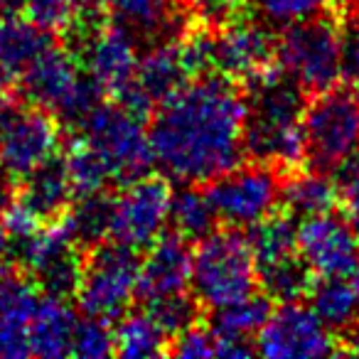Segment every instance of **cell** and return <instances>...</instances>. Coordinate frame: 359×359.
<instances>
[{
	"instance_id": "f6af8a7d",
	"label": "cell",
	"mask_w": 359,
	"mask_h": 359,
	"mask_svg": "<svg viewBox=\"0 0 359 359\" xmlns=\"http://www.w3.org/2000/svg\"><path fill=\"white\" fill-rule=\"evenodd\" d=\"M354 288H357V293H359V266H357V271H354Z\"/></svg>"
},
{
	"instance_id": "6da1fadb",
	"label": "cell",
	"mask_w": 359,
	"mask_h": 359,
	"mask_svg": "<svg viewBox=\"0 0 359 359\" xmlns=\"http://www.w3.org/2000/svg\"><path fill=\"white\" fill-rule=\"evenodd\" d=\"M244 86L222 74L192 76L153 111V160L170 180L207 185L246 158Z\"/></svg>"
},
{
	"instance_id": "f1b7e54d",
	"label": "cell",
	"mask_w": 359,
	"mask_h": 359,
	"mask_svg": "<svg viewBox=\"0 0 359 359\" xmlns=\"http://www.w3.org/2000/svg\"><path fill=\"white\" fill-rule=\"evenodd\" d=\"M62 222L69 229L72 239L81 246L99 244V241L109 239V226H111V195L106 192H94V195H81L76 202H72L69 212L62 217Z\"/></svg>"
},
{
	"instance_id": "b9f144b4",
	"label": "cell",
	"mask_w": 359,
	"mask_h": 359,
	"mask_svg": "<svg viewBox=\"0 0 359 359\" xmlns=\"http://www.w3.org/2000/svg\"><path fill=\"white\" fill-rule=\"evenodd\" d=\"M13 266V241H11V234L6 231L3 222H0V273Z\"/></svg>"
},
{
	"instance_id": "4316f807",
	"label": "cell",
	"mask_w": 359,
	"mask_h": 359,
	"mask_svg": "<svg viewBox=\"0 0 359 359\" xmlns=\"http://www.w3.org/2000/svg\"><path fill=\"white\" fill-rule=\"evenodd\" d=\"M315 280L318 276L300 254H290L273 264L259 266V288L278 305L305 300L313 290Z\"/></svg>"
},
{
	"instance_id": "484cf974",
	"label": "cell",
	"mask_w": 359,
	"mask_h": 359,
	"mask_svg": "<svg viewBox=\"0 0 359 359\" xmlns=\"http://www.w3.org/2000/svg\"><path fill=\"white\" fill-rule=\"evenodd\" d=\"M273 305V300L259 288L246 298L224 305V308L210 310V327L217 337L251 339L259 334V330L271 318Z\"/></svg>"
},
{
	"instance_id": "8d00e7d4",
	"label": "cell",
	"mask_w": 359,
	"mask_h": 359,
	"mask_svg": "<svg viewBox=\"0 0 359 359\" xmlns=\"http://www.w3.org/2000/svg\"><path fill=\"white\" fill-rule=\"evenodd\" d=\"M215 354H217V334L212 332L210 325L195 323L170 337L168 357L197 359V357H215Z\"/></svg>"
},
{
	"instance_id": "f546056e",
	"label": "cell",
	"mask_w": 359,
	"mask_h": 359,
	"mask_svg": "<svg viewBox=\"0 0 359 359\" xmlns=\"http://www.w3.org/2000/svg\"><path fill=\"white\" fill-rule=\"evenodd\" d=\"M62 155H65V163L67 170H69L76 197L106 192L109 187L116 185L114 175H111L109 165L104 163V158L91 145H86L79 135H72V140L67 143Z\"/></svg>"
},
{
	"instance_id": "8fae6325",
	"label": "cell",
	"mask_w": 359,
	"mask_h": 359,
	"mask_svg": "<svg viewBox=\"0 0 359 359\" xmlns=\"http://www.w3.org/2000/svg\"><path fill=\"white\" fill-rule=\"evenodd\" d=\"M212 27V74L244 86L246 81L273 69L276 62V35L261 20H249L236 15L222 25Z\"/></svg>"
},
{
	"instance_id": "d6a6232c",
	"label": "cell",
	"mask_w": 359,
	"mask_h": 359,
	"mask_svg": "<svg viewBox=\"0 0 359 359\" xmlns=\"http://www.w3.org/2000/svg\"><path fill=\"white\" fill-rule=\"evenodd\" d=\"M72 354L84 359H104L116 354V330L111 327L109 320L94 318V315L76 320Z\"/></svg>"
},
{
	"instance_id": "2e32d148",
	"label": "cell",
	"mask_w": 359,
	"mask_h": 359,
	"mask_svg": "<svg viewBox=\"0 0 359 359\" xmlns=\"http://www.w3.org/2000/svg\"><path fill=\"white\" fill-rule=\"evenodd\" d=\"M84 72L69 47L50 45L20 76L18 94L27 106H37L60 116L79 91Z\"/></svg>"
},
{
	"instance_id": "52a82bcc",
	"label": "cell",
	"mask_w": 359,
	"mask_h": 359,
	"mask_svg": "<svg viewBox=\"0 0 359 359\" xmlns=\"http://www.w3.org/2000/svg\"><path fill=\"white\" fill-rule=\"evenodd\" d=\"M276 62L308 96L342 84L339 18L334 13L290 25L276 37Z\"/></svg>"
},
{
	"instance_id": "603a6c76",
	"label": "cell",
	"mask_w": 359,
	"mask_h": 359,
	"mask_svg": "<svg viewBox=\"0 0 359 359\" xmlns=\"http://www.w3.org/2000/svg\"><path fill=\"white\" fill-rule=\"evenodd\" d=\"M310 308L337 334L359 332V293L344 278H318L308 295Z\"/></svg>"
},
{
	"instance_id": "e0dca14e",
	"label": "cell",
	"mask_w": 359,
	"mask_h": 359,
	"mask_svg": "<svg viewBox=\"0 0 359 359\" xmlns=\"http://www.w3.org/2000/svg\"><path fill=\"white\" fill-rule=\"evenodd\" d=\"M192 241L175 229L163 231L140 261L138 300L153 303L168 295L187 293L192 280Z\"/></svg>"
},
{
	"instance_id": "74e56055",
	"label": "cell",
	"mask_w": 359,
	"mask_h": 359,
	"mask_svg": "<svg viewBox=\"0 0 359 359\" xmlns=\"http://www.w3.org/2000/svg\"><path fill=\"white\" fill-rule=\"evenodd\" d=\"M337 187H339V207L344 219L359 236V160L352 158L337 170Z\"/></svg>"
},
{
	"instance_id": "f35d334b",
	"label": "cell",
	"mask_w": 359,
	"mask_h": 359,
	"mask_svg": "<svg viewBox=\"0 0 359 359\" xmlns=\"http://www.w3.org/2000/svg\"><path fill=\"white\" fill-rule=\"evenodd\" d=\"M182 6L192 8L197 20L207 25H222L236 15H246L249 3L246 0H180Z\"/></svg>"
},
{
	"instance_id": "4dcf8cb0",
	"label": "cell",
	"mask_w": 359,
	"mask_h": 359,
	"mask_svg": "<svg viewBox=\"0 0 359 359\" xmlns=\"http://www.w3.org/2000/svg\"><path fill=\"white\" fill-rule=\"evenodd\" d=\"M42 298L40 285L20 266H8L0 273V323L25 325L30 323Z\"/></svg>"
},
{
	"instance_id": "5bb4252c",
	"label": "cell",
	"mask_w": 359,
	"mask_h": 359,
	"mask_svg": "<svg viewBox=\"0 0 359 359\" xmlns=\"http://www.w3.org/2000/svg\"><path fill=\"white\" fill-rule=\"evenodd\" d=\"M298 254L318 278H347L359 266V236L334 212L305 217L298 224Z\"/></svg>"
},
{
	"instance_id": "ffe728a7",
	"label": "cell",
	"mask_w": 359,
	"mask_h": 359,
	"mask_svg": "<svg viewBox=\"0 0 359 359\" xmlns=\"http://www.w3.org/2000/svg\"><path fill=\"white\" fill-rule=\"evenodd\" d=\"M76 315L65 298L42 295L27 323V342L32 357L57 359L72 354Z\"/></svg>"
},
{
	"instance_id": "cb8c5ba5",
	"label": "cell",
	"mask_w": 359,
	"mask_h": 359,
	"mask_svg": "<svg viewBox=\"0 0 359 359\" xmlns=\"http://www.w3.org/2000/svg\"><path fill=\"white\" fill-rule=\"evenodd\" d=\"M116 330V354L126 359L168 357L170 334L150 310H128Z\"/></svg>"
},
{
	"instance_id": "9a60e30c",
	"label": "cell",
	"mask_w": 359,
	"mask_h": 359,
	"mask_svg": "<svg viewBox=\"0 0 359 359\" xmlns=\"http://www.w3.org/2000/svg\"><path fill=\"white\" fill-rule=\"evenodd\" d=\"M190 79L192 76L187 72L185 62H182L177 40L158 42V45H150V50L140 57L133 79L114 99L118 104H123L126 109L133 111V114L150 118L153 111L165 99H170L180 86H185Z\"/></svg>"
},
{
	"instance_id": "7c38bea8",
	"label": "cell",
	"mask_w": 359,
	"mask_h": 359,
	"mask_svg": "<svg viewBox=\"0 0 359 359\" xmlns=\"http://www.w3.org/2000/svg\"><path fill=\"white\" fill-rule=\"evenodd\" d=\"M256 352L271 359L325 357L344 352L334 332L300 303H280L256 334Z\"/></svg>"
},
{
	"instance_id": "e575fe53",
	"label": "cell",
	"mask_w": 359,
	"mask_h": 359,
	"mask_svg": "<svg viewBox=\"0 0 359 359\" xmlns=\"http://www.w3.org/2000/svg\"><path fill=\"white\" fill-rule=\"evenodd\" d=\"M22 15L50 35L65 37L76 25L74 0H25Z\"/></svg>"
},
{
	"instance_id": "d4e9b609",
	"label": "cell",
	"mask_w": 359,
	"mask_h": 359,
	"mask_svg": "<svg viewBox=\"0 0 359 359\" xmlns=\"http://www.w3.org/2000/svg\"><path fill=\"white\" fill-rule=\"evenodd\" d=\"M249 246L254 251L256 269L273 264L290 254H298V224L285 207H276L266 217L249 226Z\"/></svg>"
},
{
	"instance_id": "ba28073f",
	"label": "cell",
	"mask_w": 359,
	"mask_h": 359,
	"mask_svg": "<svg viewBox=\"0 0 359 359\" xmlns=\"http://www.w3.org/2000/svg\"><path fill=\"white\" fill-rule=\"evenodd\" d=\"M172 185L163 175H140L111 195L109 239L140 251L165 231L172 205Z\"/></svg>"
},
{
	"instance_id": "7bdbcfd3",
	"label": "cell",
	"mask_w": 359,
	"mask_h": 359,
	"mask_svg": "<svg viewBox=\"0 0 359 359\" xmlns=\"http://www.w3.org/2000/svg\"><path fill=\"white\" fill-rule=\"evenodd\" d=\"M25 0H0V15H20Z\"/></svg>"
},
{
	"instance_id": "ab89813d",
	"label": "cell",
	"mask_w": 359,
	"mask_h": 359,
	"mask_svg": "<svg viewBox=\"0 0 359 359\" xmlns=\"http://www.w3.org/2000/svg\"><path fill=\"white\" fill-rule=\"evenodd\" d=\"M74 6H76L74 27H91L109 20V15H106V0H74Z\"/></svg>"
},
{
	"instance_id": "ee69618b",
	"label": "cell",
	"mask_w": 359,
	"mask_h": 359,
	"mask_svg": "<svg viewBox=\"0 0 359 359\" xmlns=\"http://www.w3.org/2000/svg\"><path fill=\"white\" fill-rule=\"evenodd\" d=\"M359 11V0H334V13Z\"/></svg>"
},
{
	"instance_id": "30bf717a",
	"label": "cell",
	"mask_w": 359,
	"mask_h": 359,
	"mask_svg": "<svg viewBox=\"0 0 359 359\" xmlns=\"http://www.w3.org/2000/svg\"><path fill=\"white\" fill-rule=\"evenodd\" d=\"M65 37H69L72 52L84 67V74H89L106 96H118L133 79L140 60L138 42L123 27L106 20L94 27H72Z\"/></svg>"
},
{
	"instance_id": "d590c367",
	"label": "cell",
	"mask_w": 359,
	"mask_h": 359,
	"mask_svg": "<svg viewBox=\"0 0 359 359\" xmlns=\"http://www.w3.org/2000/svg\"><path fill=\"white\" fill-rule=\"evenodd\" d=\"M334 15L339 18V72H342V84L359 89V11L334 13Z\"/></svg>"
},
{
	"instance_id": "44dd1931",
	"label": "cell",
	"mask_w": 359,
	"mask_h": 359,
	"mask_svg": "<svg viewBox=\"0 0 359 359\" xmlns=\"http://www.w3.org/2000/svg\"><path fill=\"white\" fill-rule=\"evenodd\" d=\"M280 207H285L295 219H305L337 210L339 187L327 172L303 165L280 175Z\"/></svg>"
},
{
	"instance_id": "83f0119b",
	"label": "cell",
	"mask_w": 359,
	"mask_h": 359,
	"mask_svg": "<svg viewBox=\"0 0 359 359\" xmlns=\"http://www.w3.org/2000/svg\"><path fill=\"white\" fill-rule=\"evenodd\" d=\"M170 222L177 234L190 241H200L210 231L217 229V212L212 207L207 190L200 185H182V190L172 192L170 205Z\"/></svg>"
},
{
	"instance_id": "4fadbf2b",
	"label": "cell",
	"mask_w": 359,
	"mask_h": 359,
	"mask_svg": "<svg viewBox=\"0 0 359 359\" xmlns=\"http://www.w3.org/2000/svg\"><path fill=\"white\" fill-rule=\"evenodd\" d=\"M65 128L55 114L18 104L0 126V165L18 180L60 153Z\"/></svg>"
},
{
	"instance_id": "7402d4cb",
	"label": "cell",
	"mask_w": 359,
	"mask_h": 359,
	"mask_svg": "<svg viewBox=\"0 0 359 359\" xmlns=\"http://www.w3.org/2000/svg\"><path fill=\"white\" fill-rule=\"evenodd\" d=\"M55 45L50 32L20 15H0V67L20 76L42 52Z\"/></svg>"
},
{
	"instance_id": "836d02e7",
	"label": "cell",
	"mask_w": 359,
	"mask_h": 359,
	"mask_svg": "<svg viewBox=\"0 0 359 359\" xmlns=\"http://www.w3.org/2000/svg\"><path fill=\"white\" fill-rule=\"evenodd\" d=\"M145 310L153 313V318L168 330V334L172 337L180 330L190 327V325L200 323L205 308L200 305V300L192 295V290L177 295H168V298H158L153 303H145Z\"/></svg>"
},
{
	"instance_id": "ac0fdd59",
	"label": "cell",
	"mask_w": 359,
	"mask_h": 359,
	"mask_svg": "<svg viewBox=\"0 0 359 359\" xmlns=\"http://www.w3.org/2000/svg\"><path fill=\"white\" fill-rule=\"evenodd\" d=\"M106 15L138 45L180 40L192 25L187 6L180 0H106Z\"/></svg>"
},
{
	"instance_id": "3957f363",
	"label": "cell",
	"mask_w": 359,
	"mask_h": 359,
	"mask_svg": "<svg viewBox=\"0 0 359 359\" xmlns=\"http://www.w3.org/2000/svg\"><path fill=\"white\" fill-rule=\"evenodd\" d=\"M190 290L205 310H217L259 290V269L239 226H217L192 249Z\"/></svg>"
},
{
	"instance_id": "277c9868",
	"label": "cell",
	"mask_w": 359,
	"mask_h": 359,
	"mask_svg": "<svg viewBox=\"0 0 359 359\" xmlns=\"http://www.w3.org/2000/svg\"><path fill=\"white\" fill-rule=\"evenodd\" d=\"M145 121L148 118L133 114L116 99H104L72 128V133L104 158L118 187L128 180L148 175L155 165Z\"/></svg>"
},
{
	"instance_id": "d6986e66",
	"label": "cell",
	"mask_w": 359,
	"mask_h": 359,
	"mask_svg": "<svg viewBox=\"0 0 359 359\" xmlns=\"http://www.w3.org/2000/svg\"><path fill=\"white\" fill-rule=\"evenodd\" d=\"M76 192L72 185L65 155H52L42 165L20 177L18 202L32 212L42 224H55L69 212Z\"/></svg>"
},
{
	"instance_id": "60d3db41",
	"label": "cell",
	"mask_w": 359,
	"mask_h": 359,
	"mask_svg": "<svg viewBox=\"0 0 359 359\" xmlns=\"http://www.w3.org/2000/svg\"><path fill=\"white\" fill-rule=\"evenodd\" d=\"M18 182H20V180H18L11 170H6L3 165H0V217L6 215V212L15 205Z\"/></svg>"
},
{
	"instance_id": "1f68e13d",
	"label": "cell",
	"mask_w": 359,
	"mask_h": 359,
	"mask_svg": "<svg viewBox=\"0 0 359 359\" xmlns=\"http://www.w3.org/2000/svg\"><path fill=\"white\" fill-rule=\"evenodd\" d=\"M246 3L249 11L256 13V20H261L271 30H285L290 25L315 20L334 11V0H246Z\"/></svg>"
},
{
	"instance_id": "7a4b0ae2",
	"label": "cell",
	"mask_w": 359,
	"mask_h": 359,
	"mask_svg": "<svg viewBox=\"0 0 359 359\" xmlns=\"http://www.w3.org/2000/svg\"><path fill=\"white\" fill-rule=\"evenodd\" d=\"M246 155L269 163L280 175L308 165L303 114L308 94L278 65L244 84Z\"/></svg>"
},
{
	"instance_id": "5b68a950",
	"label": "cell",
	"mask_w": 359,
	"mask_h": 359,
	"mask_svg": "<svg viewBox=\"0 0 359 359\" xmlns=\"http://www.w3.org/2000/svg\"><path fill=\"white\" fill-rule=\"evenodd\" d=\"M140 256L135 249L104 239L84 251L76 303L84 315L121 320L138 298Z\"/></svg>"
},
{
	"instance_id": "8992f818",
	"label": "cell",
	"mask_w": 359,
	"mask_h": 359,
	"mask_svg": "<svg viewBox=\"0 0 359 359\" xmlns=\"http://www.w3.org/2000/svg\"><path fill=\"white\" fill-rule=\"evenodd\" d=\"M303 130L310 168L337 172L359 153V89L337 84L310 96Z\"/></svg>"
},
{
	"instance_id": "9c48e42d",
	"label": "cell",
	"mask_w": 359,
	"mask_h": 359,
	"mask_svg": "<svg viewBox=\"0 0 359 359\" xmlns=\"http://www.w3.org/2000/svg\"><path fill=\"white\" fill-rule=\"evenodd\" d=\"M217 219L226 226H251L273 212L280 200V172L269 163L241 160L236 168L217 175L205 187Z\"/></svg>"
}]
</instances>
